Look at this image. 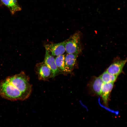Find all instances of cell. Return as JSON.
Instances as JSON below:
<instances>
[{"label": "cell", "mask_w": 127, "mask_h": 127, "mask_svg": "<svg viewBox=\"0 0 127 127\" xmlns=\"http://www.w3.org/2000/svg\"><path fill=\"white\" fill-rule=\"evenodd\" d=\"M9 9L12 14L20 11L21 8L18 4L17 0H0Z\"/></svg>", "instance_id": "9c48e42d"}, {"label": "cell", "mask_w": 127, "mask_h": 127, "mask_svg": "<svg viewBox=\"0 0 127 127\" xmlns=\"http://www.w3.org/2000/svg\"><path fill=\"white\" fill-rule=\"evenodd\" d=\"M32 91L28 77L23 71L0 83V95L7 99L24 100L29 97Z\"/></svg>", "instance_id": "6da1fadb"}, {"label": "cell", "mask_w": 127, "mask_h": 127, "mask_svg": "<svg viewBox=\"0 0 127 127\" xmlns=\"http://www.w3.org/2000/svg\"><path fill=\"white\" fill-rule=\"evenodd\" d=\"M114 82L103 83L102 86L101 91L103 102L105 105L107 103L109 95L113 86Z\"/></svg>", "instance_id": "ba28073f"}, {"label": "cell", "mask_w": 127, "mask_h": 127, "mask_svg": "<svg viewBox=\"0 0 127 127\" xmlns=\"http://www.w3.org/2000/svg\"><path fill=\"white\" fill-rule=\"evenodd\" d=\"M127 61V59H118L115 60L106 71L109 73L118 76L121 73Z\"/></svg>", "instance_id": "5b68a950"}, {"label": "cell", "mask_w": 127, "mask_h": 127, "mask_svg": "<svg viewBox=\"0 0 127 127\" xmlns=\"http://www.w3.org/2000/svg\"><path fill=\"white\" fill-rule=\"evenodd\" d=\"M78 56L72 53H67L65 55V68L67 73H71L74 68Z\"/></svg>", "instance_id": "52a82bcc"}, {"label": "cell", "mask_w": 127, "mask_h": 127, "mask_svg": "<svg viewBox=\"0 0 127 127\" xmlns=\"http://www.w3.org/2000/svg\"><path fill=\"white\" fill-rule=\"evenodd\" d=\"M44 62L52 71L53 77L61 73L56 66L55 58L46 50Z\"/></svg>", "instance_id": "8992f818"}, {"label": "cell", "mask_w": 127, "mask_h": 127, "mask_svg": "<svg viewBox=\"0 0 127 127\" xmlns=\"http://www.w3.org/2000/svg\"><path fill=\"white\" fill-rule=\"evenodd\" d=\"M44 47L50 55L56 57L63 54L65 52V40L58 43L46 44Z\"/></svg>", "instance_id": "277c9868"}, {"label": "cell", "mask_w": 127, "mask_h": 127, "mask_svg": "<svg viewBox=\"0 0 127 127\" xmlns=\"http://www.w3.org/2000/svg\"><path fill=\"white\" fill-rule=\"evenodd\" d=\"M103 83L100 77L96 78L93 82L92 86L93 90L98 95H101L102 86Z\"/></svg>", "instance_id": "8fae6325"}, {"label": "cell", "mask_w": 127, "mask_h": 127, "mask_svg": "<svg viewBox=\"0 0 127 127\" xmlns=\"http://www.w3.org/2000/svg\"><path fill=\"white\" fill-rule=\"evenodd\" d=\"M80 37V32H77L65 40V52L67 53L78 55L81 52Z\"/></svg>", "instance_id": "7a4b0ae2"}, {"label": "cell", "mask_w": 127, "mask_h": 127, "mask_svg": "<svg viewBox=\"0 0 127 127\" xmlns=\"http://www.w3.org/2000/svg\"><path fill=\"white\" fill-rule=\"evenodd\" d=\"M35 71L39 80H47L53 78L52 71L44 62L36 64Z\"/></svg>", "instance_id": "3957f363"}, {"label": "cell", "mask_w": 127, "mask_h": 127, "mask_svg": "<svg viewBox=\"0 0 127 127\" xmlns=\"http://www.w3.org/2000/svg\"><path fill=\"white\" fill-rule=\"evenodd\" d=\"M118 76L112 74L106 71L99 77L103 83L114 82Z\"/></svg>", "instance_id": "7c38bea8"}, {"label": "cell", "mask_w": 127, "mask_h": 127, "mask_svg": "<svg viewBox=\"0 0 127 127\" xmlns=\"http://www.w3.org/2000/svg\"><path fill=\"white\" fill-rule=\"evenodd\" d=\"M65 55L63 54L56 56L55 58L56 66L61 73H67L65 68Z\"/></svg>", "instance_id": "30bf717a"}]
</instances>
